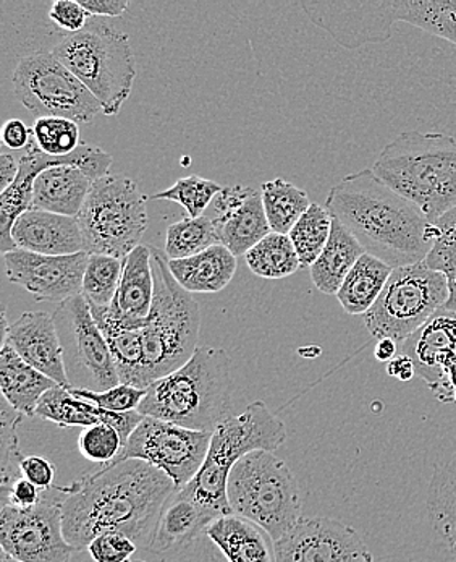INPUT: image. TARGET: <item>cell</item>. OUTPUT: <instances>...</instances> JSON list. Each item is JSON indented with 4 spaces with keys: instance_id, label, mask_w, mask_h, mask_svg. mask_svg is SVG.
I'll use <instances>...</instances> for the list:
<instances>
[{
    "instance_id": "cell-1",
    "label": "cell",
    "mask_w": 456,
    "mask_h": 562,
    "mask_svg": "<svg viewBox=\"0 0 456 562\" xmlns=\"http://www.w3.org/2000/svg\"><path fill=\"white\" fill-rule=\"evenodd\" d=\"M64 490V535L75 550H88L105 531H121L141 550H151L163 507L176 486L156 467L130 459L107 463Z\"/></svg>"
},
{
    "instance_id": "cell-2",
    "label": "cell",
    "mask_w": 456,
    "mask_h": 562,
    "mask_svg": "<svg viewBox=\"0 0 456 562\" xmlns=\"http://www.w3.org/2000/svg\"><path fill=\"white\" fill-rule=\"evenodd\" d=\"M326 207L366 254L391 268L423 263L437 238L423 211L391 190L373 169L350 173L330 189Z\"/></svg>"
},
{
    "instance_id": "cell-3",
    "label": "cell",
    "mask_w": 456,
    "mask_h": 562,
    "mask_svg": "<svg viewBox=\"0 0 456 562\" xmlns=\"http://www.w3.org/2000/svg\"><path fill=\"white\" fill-rule=\"evenodd\" d=\"M231 360L226 350L197 347L182 368L146 390L138 412L190 430L214 432L230 417Z\"/></svg>"
},
{
    "instance_id": "cell-4",
    "label": "cell",
    "mask_w": 456,
    "mask_h": 562,
    "mask_svg": "<svg viewBox=\"0 0 456 562\" xmlns=\"http://www.w3.org/2000/svg\"><path fill=\"white\" fill-rule=\"evenodd\" d=\"M432 224L456 207V139L445 133H400L371 167Z\"/></svg>"
},
{
    "instance_id": "cell-5",
    "label": "cell",
    "mask_w": 456,
    "mask_h": 562,
    "mask_svg": "<svg viewBox=\"0 0 456 562\" xmlns=\"http://www.w3.org/2000/svg\"><path fill=\"white\" fill-rule=\"evenodd\" d=\"M285 439L284 422L269 411L265 402H253L214 430L206 461L182 492L214 516H230L233 513L228 506L227 483L231 469L251 452L277 451Z\"/></svg>"
},
{
    "instance_id": "cell-6",
    "label": "cell",
    "mask_w": 456,
    "mask_h": 562,
    "mask_svg": "<svg viewBox=\"0 0 456 562\" xmlns=\"http://www.w3.org/2000/svg\"><path fill=\"white\" fill-rule=\"evenodd\" d=\"M151 251L155 303L141 329L146 390L195 356L201 331L200 303L175 281L161 251Z\"/></svg>"
},
{
    "instance_id": "cell-7",
    "label": "cell",
    "mask_w": 456,
    "mask_h": 562,
    "mask_svg": "<svg viewBox=\"0 0 456 562\" xmlns=\"http://www.w3.org/2000/svg\"><path fill=\"white\" fill-rule=\"evenodd\" d=\"M54 57L91 91L105 117H115L130 98L136 78L130 36L91 20L80 33L64 34Z\"/></svg>"
},
{
    "instance_id": "cell-8",
    "label": "cell",
    "mask_w": 456,
    "mask_h": 562,
    "mask_svg": "<svg viewBox=\"0 0 456 562\" xmlns=\"http://www.w3.org/2000/svg\"><path fill=\"white\" fill-rule=\"evenodd\" d=\"M227 497L235 516L256 524L274 543L301 519L294 472L274 452H251L237 462L228 476Z\"/></svg>"
},
{
    "instance_id": "cell-9",
    "label": "cell",
    "mask_w": 456,
    "mask_h": 562,
    "mask_svg": "<svg viewBox=\"0 0 456 562\" xmlns=\"http://www.w3.org/2000/svg\"><path fill=\"white\" fill-rule=\"evenodd\" d=\"M146 200L135 180L124 173L96 180L77 216L83 250L125 260L148 231Z\"/></svg>"
},
{
    "instance_id": "cell-10",
    "label": "cell",
    "mask_w": 456,
    "mask_h": 562,
    "mask_svg": "<svg viewBox=\"0 0 456 562\" xmlns=\"http://www.w3.org/2000/svg\"><path fill=\"white\" fill-rule=\"evenodd\" d=\"M451 291L442 272L418 263L394 269L376 305L364 315L374 339L401 344L413 336L438 310L445 308Z\"/></svg>"
},
{
    "instance_id": "cell-11",
    "label": "cell",
    "mask_w": 456,
    "mask_h": 562,
    "mask_svg": "<svg viewBox=\"0 0 456 562\" xmlns=\"http://www.w3.org/2000/svg\"><path fill=\"white\" fill-rule=\"evenodd\" d=\"M13 93L33 115L91 124L102 114L101 102L53 53L23 57L13 71Z\"/></svg>"
},
{
    "instance_id": "cell-12",
    "label": "cell",
    "mask_w": 456,
    "mask_h": 562,
    "mask_svg": "<svg viewBox=\"0 0 456 562\" xmlns=\"http://www.w3.org/2000/svg\"><path fill=\"white\" fill-rule=\"evenodd\" d=\"M53 316L62 344L70 390L102 393L121 384L114 357L87 299L80 294L59 303Z\"/></svg>"
},
{
    "instance_id": "cell-13",
    "label": "cell",
    "mask_w": 456,
    "mask_h": 562,
    "mask_svg": "<svg viewBox=\"0 0 456 562\" xmlns=\"http://www.w3.org/2000/svg\"><path fill=\"white\" fill-rule=\"evenodd\" d=\"M64 486L43 492V499L30 509L2 506L0 544L3 553L20 562H68L75 548L62 527Z\"/></svg>"
},
{
    "instance_id": "cell-14",
    "label": "cell",
    "mask_w": 456,
    "mask_h": 562,
    "mask_svg": "<svg viewBox=\"0 0 456 562\" xmlns=\"http://www.w3.org/2000/svg\"><path fill=\"white\" fill-rule=\"evenodd\" d=\"M210 439L213 432L190 430L145 417L114 462L130 459L148 462L166 473L176 490H182L195 479L206 461Z\"/></svg>"
},
{
    "instance_id": "cell-15",
    "label": "cell",
    "mask_w": 456,
    "mask_h": 562,
    "mask_svg": "<svg viewBox=\"0 0 456 562\" xmlns=\"http://www.w3.org/2000/svg\"><path fill=\"white\" fill-rule=\"evenodd\" d=\"M57 166L78 167L81 172L87 173L91 182H96L102 177L109 176L112 156L99 146L87 142L81 143L80 148L71 155L49 156L41 151L32 138L29 148L22 151L19 177L12 187L0 193V250L3 255L16 250L12 229L16 220L32 210L34 180L44 170Z\"/></svg>"
},
{
    "instance_id": "cell-16",
    "label": "cell",
    "mask_w": 456,
    "mask_h": 562,
    "mask_svg": "<svg viewBox=\"0 0 456 562\" xmlns=\"http://www.w3.org/2000/svg\"><path fill=\"white\" fill-rule=\"evenodd\" d=\"M274 550L275 562H374L358 531L329 517H301Z\"/></svg>"
},
{
    "instance_id": "cell-17",
    "label": "cell",
    "mask_w": 456,
    "mask_h": 562,
    "mask_svg": "<svg viewBox=\"0 0 456 562\" xmlns=\"http://www.w3.org/2000/svg\"><path fill=\"white\" fill-rule=\"evenodd\" d=\"M306 15L345 49L386 43L398 22L395 0L376 2H303Z\"/></svg>"
},
{
    "instance_id": "cell-18",
    "label": "cell",
    "mask_w": 456,
    "mask_h": 562,
    "mask_svg": "<svg viewBox=\"0 0 456 562\" xmlns=\"http://www.w3.org/2000/svg\"><path fill=\"white\" fill-rule=\"evenodd\" d=\"M88 260L87 251L67 257H46L25 250L3 255L9 281L25 289L37 302L62 303L80 295Z\"/></svg>"
},
{
    "instance_id": "cell-19",
    "label": "cell",
    "mask_w": 456,
    "mask_h": 562,
    "mask_svg": "<svg viewBox=\"0 0 456 562\" xmlns=\"http://www.w3.org/2000/svg\"><path fill=\"white\" fill-rule=\"evenodd\" d=\"M404 356L413 360L417 374L444 404H455L447 373L456 360V312L442 308L413 336L401 344Z\"/></svg>"
},
{
    "instance_id": "cell-20",
    "label": "cell",
    "mask_w": 456,
    "mask_h": 562,
    "mask_svg": "<svg viewBox=\"0 0 456 562\" xmlns=\"http://www.w3.org/2000/svg\"><path fill=\"white\" fill-rule=\"evenodd\" d=\"M209 210L206 216L213 221L220 245L235 257H244L272 232L261 193L251 187H224Z\"/></svg>"
},
{
    "instance_id": "cell-21",
    "label": "cell",
    "mask_w": 456,
    "mask_h": 562,
    "mask_svg": "<svg viewBox=\"0 0 456 562\" xmlns=\"http://www.w3.org/2000/svg\"><path fill=\"white\" fill-rule=\"evenodd\" d=\"M9 346L41 373L68 387L62 344L57 333L54 316L46 312H25L16 322L10 323L2 347Z\"/></svg>"
},
{
    "instance_id": "cell-22",
    "label": "cell",
    "mask_w": 456,
    "mask_h": 562,
    "mask_svg": "<svg viewBox=\"0 0 456 562\" xmlns=\"http://www.w3.org/2000/svg\"><path fill=\"white\" fill-rule=\"evenodd\" d=\"M155 271L149 245H139L124 260L121 284L111 306H102L105 315L127 328H145L155 303Z\"/></svg>"
},
{
    "instance_id": "cell-23",
    "label": "cell",
    "mask_w": 456,
    "mask_h": 562,
    "mask_svg": "<svg viewBox=\"0 0 456 562\" xmlns=\"http://www.w3.org/2000/svg\"><path fill=\"white\" fill-rule=\"evenodd\" d=\"M12 237L19 250L46 257H67L84 251L83 234L77 217L47 211H26L16 220Z\"/></svg>"
},
{
    "instance_id": "cell-24",
    "label": "cell",
    "mask_w": 456,
    "mask_h": 562,
    "mask_svg": "<svg viewBox=\"0 0 456 562\" xmlns=\"http://www.w3.org/2000/svg\"><path fill=\"white\" fill-rule=\"evenodd\" d=\"M36 417L56 424L60 428L94 427V425H111L118 431L122 445L127 446L133 431L141 424L145 415L138 411L127 414L102 411L91 402L78 398L68 391V387L56 386L50 390L37 405Z\"/></svg>"
},
{
    "instance_id": "cell-25",
    "label": "cell",
    "mask_w": 456,
    "mask_h": 562,
    "mask_svg": "<svg viewBox=\"0 0 456 562\" xmlns=\"http://www.w3.org/2000/svg\"><path fill=\"white\" fill-rule=\"evenodd\" d=\"M216 519L219 517L204 509L182 490H176L163 507L149 551L175 557L203 537L204 531Z\"/></svg>"
},
{
    "instance_id": "cell-26",
    "label": "cell",
    "mask_w": 456,
    "mask_h": 562,
    "mask_svg": "<svg viewBox=\"0 0 456 562\" xmlns=\"http://www.w3.org/2000/svg\"><path fill=\"white\" fill-rule=\"evenodd\" d=\"M93 183L78 167H50L34 180L32 210L77 217L90 196Z\"/></svg>"
},
{
    "instance_id": "cell-27",
    "label": "cell",
    "mask_w": 456,
    "mask_h": 562,
    "mask_svg": "<svg viewBox=\"0 0 456 562\" xmlns=\"http://www.w3.org/2000/svg\"><path fill=\"white\" fill-rule=\"evenodd\" d=\"M175 281L190 294H217L224 291L235 272L237 257L224 245H214L195 257L167 260Z\"/></svg>"
},
{
    "instance_id": "cell-28",
    "label": "cell",
    "mask_w": 456,
    "mask_h": 562,
    "mask_svg": "<svg viewBox=\"0 0 456 562\" xmlns=\"http://www.w3.org/2000/svg\"><path fill=\"white\" fill-rule=\"evenodd\" d=\"M204 533L230 562H275L272 538L243 517L235 514L219 517Z\"/></svg>"
},
{
    "instance_id": "cell-29",
    "label": "cell",
    "mask_w": 456,
    "mask_h": 562,
    "mask_svg": "<svg viewBox=\"0 0 456 562\" xmlns=\"http://www.w3.org/2000/svg\"><path fill=\"white\" fill-rule=\"evenodd\" d=\"M59 386L56 381L26 363L12 347L3 346L0 352V391L2 396L25 417L36 415L41 398Z\"/></svg>"
},
{
    "instance_id": "cell-30",
    "label": "cell",
    "mask_w": 456,
    "mask_h": 562,
    "mask_svg": "<svg viewBox=\"0 0 456 562\" xmlns=\"http://www.w3.org/2000/svg\"><path fill=\"white\" fill-rule=\"evenodd\" d=\"M364 254L366 250L356 240L355 235L342 223L333 220L332 232H330L324 251L309 268V274H311V281L315 282L316 289L326 295H337L346 276Z\"/></svg>"
},
{
    "instance_id": "cell-31",
    "label": "cell",
    "mask_w": 456,
    "mask_h": 562,
    "mask_svg": "<svg viewBox=\"0 0 456 562\" xmlns=\"http://www.w3.org/2000/svg\"><path fill=\"white\" fill-rule=\"evenodd\" d=\"M394 268L373 255L364 254L337 292V300L349 315H366L383 294Z\"/></svg>"
},
{
    "instance_id": "cell-32",
    "label": "cell",
    "mask_w": 456,
    "mask_h": 562,
    "mask_svg": "<svg viewBox=\"0 0 456 562\" xmlns=\"http://www.w3.org/2000/svg\"><path fill=\"white\" fill-rule=\"evenodd\" d=\"M429 519L456 560V458L437 465L429 483Z\"/></svg>"
},
{
    "instance_id": "cell-33",
    "label": "cell",
    "mask_w": 456,
    "mask_h": 562,
    "mask_svg": "<svg viewBox=\"0 0 456 562\" xmlns=\"http://www.w3.org/2000/svg\"><path fill=\"white\" fill-rule=\"evenodd\" d=\"M262 204L272 232L290 234L311 206L308 193L285 179L269 180L261 187Z\"/></svg>"
},
{
    "instance_id": "cell-34",
    "label": "cell",
    "mask_w": 456,
    "mask_h": 562,
    "mask_svg": "<svg viewBox=\"0 0 456 562\" xmlns=\"http://www.w3.org/2000/svg\"><path fill=\"white\" fill-rule=\"evenodd\" d=\"M248 268L262 279H284L303 268L290 237L271 232L244 255Z\"/></svg>"
},
{
    "instance_id": "cell-35",
    "label": "cell",
    "mask_w": 456,
    "mask_h": 562,
    "mask_svg": "<svg viewBox=\"0 0 456 562\" xmlns=\"http://www.w3.org/2000/svg\"><path fill=\"white\" fill-rule=\"evenodd\" d=\"M398 22L456 44V0H397Z\"/></svg>"
},
{
    "instance_id": "cell-36",
    "label": "cell",
    "mask_w": 456,
    "mask_h": 562,
    "mask_svg": "<svg viewBox=\"0 0 456 562\" xmlns=\"http://www.w3.org/2000/svg\"><path fill=\"white\" fill-rule=\"evenodd\" d=\"M214 245H220L219 235H217L213 221L206 214L197 220L185 217V220L176 221L167 227V260L195 257Z\"/></svg>"
},
{
    "instance_id": "cell-37",
    "label": "cell",
    "mask_w": 456,
    "mask_h": 562,
    "mask_svg": "<svg viewBox=\"0 0 456 562\" xmlns=\"http://www.w3.org/2000/svg\"><path fill=\"white\" fill-rule=\"evenodd\" d=\"M332 224L333 217L330 216L327 207L318 203H312L309 210L303 214L301 220L295 224L288 237L294 244L303 268H311L321 257L327 241H329Z\"/></svg>"
},
{
    "instance_id": "cell-38",
    "label": "cell",
    "mask_w": 456,
    "mask_h": 562,
    "mask_svg": "<svg viewBox=\"0 0 456 562\" xmlns=\"http://www.w3.org/2000/svg\"><path fill=\"white\" fill-rule=\"evenodd\" d=\"M25 415L16 412L3 398L0 408V497L9 493L10 486L22 479V462L25 456L20 451L16 427Z\"/></svg>"
},
{
    "instance_id": "cell-39",
    "label": "cell",
    "mask_w": 456,
    "mask_h": 562,
    "mask_svg": "<svg viewBox=\"0 0 456 562\" xmlns=\"http://www.w3.org/2000/svg\"><path fill=\"white\" fill-rule=\"evenodd\" d=\"M124 260L105 255H90L81 295L93 306H111L121 284Z\"/></svg>"
},
{
    "instance_id": "cell-40",
    "label": "cell",
    "mask_w": 456,
    "mask_h": 562,
    "mask_svg": "<svg viewBox=\"0 0 456 562\" xmlns=\"http://www.w3.org/2000/svg\"><path fill=\"white\" fill-rule=\"evenodd\" d=\"M224 187L214 180L203 179L200 176L182 177L170 189L148 196V200L175 201L185 207L189 217L197 220L209 210L214 199L223 192Z\"/></svg>"
},
{
    "instance_id": "cell-41",
    "label": "cell",
    "mask_w": 456,
    "mask_h": 562,
    "mask_svg": "<svg viewBox=\"0 0 456 562\" xmlns=\"http://www.w3.org/2000/svg\"><path fill=\"white\" fill-rule=\"evenodd\" d=\"M437 238L424 263L447 278L448 297L445 308L456 312V207L435 223Z\"/></svg>"
},
{
    "instance_id": "cell-42",
    "label": "cell",
    "mask_w": 456,
    "mask_h": 562,
    "mask_svg": "<svg viewBox=\"0 0 456 562\" xmlns=\"http://www.w3.org/2000/svg\"><path fill=\"white\" fill-rule=\"evenodd\" d=\"M33 138L37 148L49 156H68L80 148L77 122L62 117H39L34 121Z\"/></svg>"
},
{
    "instance_id": "cell-43",
    "label": "cell",
    "mask_w": 456,
    "mask_h": 562,
    "mask_svg": "<svg viewBox=\"0 0 456 562\" xmlns=\"http://www.w3.org/2000/svg\"><path fill=\"white\" fill-rule=\"evenodd\" d=\"M78 449L88 461L107 465L121 456L124 445H122L121 435L115 428L101 424L83 428L78 438Z\"/></svg>"
},
{
    "instance_id": "cell-44",
    "label": "cell",
    "mask_w": 456,
    "mask_h": 562,
    "mask_svg": "<svg viewBox=\"0 0 456 562\" xmlns=\"http://www.w3.org/2000/svg\"><path fill=\"white\" fill-rule=\"evenodd\" d=\"M73 396L91 402L102 411L115 412V414H127V412L138 411L142 398L146 396V390L130 386V384H117L111 390L94 393L90 390H68Z\"/></svg>"
},
{
    "instance_id": "cell-45",
    "label": "cell",
    "mask_w": 456,
    "mask_h": 562,
    "mask_svg": "<svg viewBox=\"0 0 456 562\" xmlns=\"http://www.w3.org/2000/svg\"><path fill=\"white\" fill-rule=\"evenodd\" d=\"M136 550L138 544L121 531L98 535L88 547V553L94 562H130Z\"/></svg>"
},
{
    "instance_id": "cell-46",
    "label": "cell",
    "mask_w": 456,
    "mask_h": 562,
    "mask_svg": "<svg viewBox=\"0 0 456 562\" xmlns=\"http://www.w3.org/2000/svg\"><path fill=\"white\" fill-rule=\"evenodd\" d=\"M49 19L54 25L67 34L80 33L90 23V13L81 7L80 2L73 0H56L50 5Z\"/></svg>"
},
{
    "instance_id": "cell-47",
    "label": "cell",
    "mask_w": 456,
    "mask_h": 562,
    "mask_svg": "<svg viewBox=\"0 0 456 562\" xmlns=\"http://www.w3.org/2000/svg\"><path fill=\"white\" fill-rule=\"evenodd\" d=\"M23 479L36 485L41 492H46L54 486L56 480V465L39 456H26L22 462Z\"/></svg>"
},
{
    "instance_id": "cell-48",
    "label": "cell",
    "mask_w": 456,
    "mask_h": 562,
    "mask_svg": "<svg viewBox=\"0 0 456 562\" xmlns=\"http://www.w3.org/2000/svg\"><path fill=\"white\" fill-rule=\"evenodd\" d=\"M0 499H2V506L10 504V506L20 507V509H30V507L37 506L41 503L43 492L22 476L10 486L9 493Z\"/></svg>"
},
{
    "instance_id": "cell-49",
    "label": "cell",
    "mask_w": 456,
    "mask_h": 562,
    "mask_svg": "<svg viewBox=\"0 0 456 562\" xmlns=\"http://www.w3.org/2000/svg\"><path fill=\"white\" fill-rule=\"evenodd\" d=\"M33 132L20 119H10L2 127V146L10 151H25L32 142Z\"/></svg>"
},
{
    "instance_id": "cell-50",
    "label": "cell",
    "mask_w": 456,
    "mask_h": 562,
    "mask_svg": "<svg viewBox=\"0 0 456 562\" xmlns=\"http://www.w3.org/2000/svg\"><path fill=\"white\" fill-rule=\"evenodd\" d=\"M186 562H230L206 533L186 548Z\"/></svg>"
},
{
    "instance_id": "cell-51",
    "label": "cell",
    "mask_w": 456,
    "mask_h": 562,
    "mask_svg": "<svg viewBox=\"0 0 456 562\" xmlns=\"http://www.w3.org/2000/svg\"><path fill=\"white\" fill-rule=\"evenodd\" d=\"M20 158H22V153L15 155V151H10L5 146H2V153H0V192H5L19 177Z\"/></svg>"
},
{
    "instance_id": "cell-52",
    "label": "cell",
    "mask_w": 456,
    "mask_h": 562,
    "mask_svg": "<svg viewBox=\"0 0 456 562\" xmlns=\"http://www.w3.org/2000/svg\"><path fill=\"white\" fill-rule=\"evenodd\" d=\"M80 3L90 15L94 16H122L130 7L128 0H87Z\"/></svg>"
},
{
    "instance_id": "cell-53",
    "label": "cell",
    "mask_w": 456,
    "mask_h": 562,
    "mask_svg": "<svg viewBox=\"0 0 456 562\" xmlns=\"http://www.w3.org/2000/svg\"><path fill=\"white\" fill-rule=\"evenodd\" d=\"M387 374L400 381H411L417 376V368L410 357L400 353L387 363Z\"/></svg>"
},
{
    "instance_id": "cell-54",
    "label": "cell",
    "mask_w": 456,
    "mask_h": 562,
    "mask_svg": "<svg viewBox=\"0 0 456 562\" xmlns=\"http://www.w3.org/2000/svg\"><path fill=\"white\" fill-rule=\"evenodd\" d=\"M398 344L391 339H379L376 344V349H374V357L376 360L383 363H389L390 360H394L397 357L398 352Z\"/></svg>"
},
{
    "instance_id": "cell-55",
    "label": "cell",
    "mask_w": 456,
    "mask_h": 562,
    "mask_svg": "<svg viewBox=\"0 0 456 562\" xmlns=\"http://www.w3.org/2000/svg\"><path fill=\"white\" fill-rule=\"evenodd\" d=\"M447 381L448 386L452 387V391H454V394L456 396V360L454 363L451 364V368H448Z\"/></svg>"
},
{
    "instance_id": "cell-56",
    "label": "cell",
    "mask_w": 456,
    "mask_h": 562,
    "mask_svg": "<svg viewBox=\"0 0 456 562\" xmlns=\"http://www.w3.org/2000/svg\"><path fill=\"white\" fill-rule=\"evenodd\" d=\"M170 562H186V554L185 551H182V553L175 554V557L170 560Z\"/></svg>"
},
{
    "instance_id": "cell-57",
    "label": "cell",
    "mask_w": 456,
    "mask_h": 562,
    "mask_svg": "<svg viewBox=\"0 0 456 562\" xmlns=\"http://www.w3.org/2000/svg\"><path fill=\"white\" fill-rule=\"evenodd\" d=\"M0 562H20V561H16V560H13L12 557H9V554L7 553H0Z\"/></svg>"
},
{
    "instance_id": "cell-58",
    "label": "cell",
    "mask_w": 456,
    "mask_h": 562,
    "mask_svg": "<svg viewBox=\"0 0 456 562\" xmlns=\"http://www.w3.org/2000/svg\"><path fill=\"white\" fill-rule=\"evenodd\" d=\"M132 562H142V561H132Z\"/></svg>"
}]
</instances>
